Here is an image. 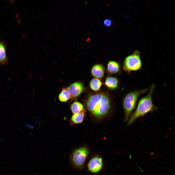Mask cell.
<instances>
[{
    "instance_id": "30bf717a",
    "label": "cell",
    "mask_w": 175,
    "mask_h": 175,
    "mask_svg": "<svg viewBox=\"0 0 175 175\" xmlns=\"http://www.w3.org/2000/svg\"><path fill=\"white\" fill-rule=\"evenodd\" d=\"M86 111L83 110L81 112L74 114L71 117V122L74 124L80 123L83 122L85 115Z\"/></svg>"
},
{
    "instance_id": "277c9868",
    "label": "cell",
    "mask_w": 175,
    "mask_h": 175,
    "mask_svg": "<svg viewBox=\"0 0 175 175\" xmlns=\"http://www.w3.org/2000/svg\"><path fill=\"white\" fill-rule=\"evenodd\" d=\"M142 67L140 52L138 50H136L125 58L123 63V69L128 73L131 71L139 70Z\"/></svg>"
},
{
    "instance_id": "8992f818",
    "label": "cell",
    "mask_w": 175,
    "mask_h": 175,
    "mask_svg": "<svg viewBox=\"0 0 175 175\" xmlns=\"http://www.w3.org/2000/svg\"><path fill=\"white\" fill-rule=\"evenodd\" d=\"M71 98L78 97L83 91L84 86L81 82H77L71 84L67 87Z\"/></svg>"
},
{
    "instance_id": "7a4b0ae2",
    "label": "cell",
    "mask_w": 175,
    "mask_h": 175,
    "mask_svg": "<svg viewBox=\"0 0 175 175\" xmlns=\"http://www.w3.org/2000/svg\"><path fill=\"white\" fill-rule=\"evenodd\" d=\"M155 87L154 85H152L148 94L140 100L136 110L128 122V125H131L138 118L157 109L153 104L152 97Z\"/></svg>"
},
{
    "instance_id": "4fadbf2b",
    "label": "cell",
    "mask_w": 175,
    "mask_h": 175,
    "mask_svg": "<svg viewBox=\"0 0 175 175\" xmlns=\"http://www.w3.org/2000/svg\"><path fill=\"white\" fill-rule=\"evenodd\" d=\"M58 98L60 101L63 102H66L71 98L67 87L62 88V91L59 95Z\"/></svg>"
},
{
    "instance_id": "5b68a950",
    "label": "cell",
    "mask_w": 175,
    "mask_h": 175,
    "mask_svg": "<svg viewBox=\"0 0 175 175\" xmlns=\"http://www.w3.org/2000/svg\"><path fill=\"white\" fill-rule=\"evenodd\" d=\"M89 154V149L85 146L74 150L70 157V161L73 166L77 169L81 168Z\"/></svg>"
},
{
    "instance_id": "ba28073f",
    "label": "cell",
    "mask_w": 175,
    "mask_h": 175,
    "mask_svg": "<svg viewBox=\"0 0 175 175\" xmlns=\"http://www.w3.org/2000/svg\"><path fill=\"white\" fill-rule=\"evenodd\" d=\"M91 72L92 75L95 78L98 79L101 78L104 76L105 69L102 64H97L92 67Z\"/></svg>"
},
{
    "instance_id": "5bb4252c",
    "label": "cell",
    "mask_w": 175,
    "mask_h": 175,
    "mask_svg": "<svg viewBox=\"0 0 175 175\" xmlns=\"http://www.w3.org/2000/svg\"><path fill=\"white\" fill-rule=\"evenodd\" d=\"M102 84L101 80L96 78L92 79L89 83V86L91 89L93 91H96L100 89Z\"/></svg>"
},
{
    "instance_id": "9a60e30c",
    "label": "cell",
    "mask_w": 175,
    "mask_h": 175,
    "mask_svg": "<svg viewBox=\"0 0 175 175\" xmlns=\"http://www.w3.org/2000/svg\"><path fill=\"white\" fill-rule=\"evenodd\" d=\"M83 108V105L78 101L74 102L70 106L71 110L74 114L81 112L84 110Z\"/></svg>"
},
{
    "instance_id": "52a82bcc",
    "label": "cell",
    "mask_w": 175,
    "mask_h": 175,
    "mask_svg": "<svg viewBox=\"0 0 175 175\" xmlns=\"http://www.w3.org/2000/svg\"><path fill=\"white\" fill-rule=\"evenodd\" d=\"M103 166L102 159L99 157H95L91 159L89 162L88 168L90 171L96 173L100 171Z\"/></svg>"
},
{
    "instance_id": "7c38bea8",
    "label": "cell",
    "mask_w": 175,
    "mask_h": 175,
    "mask_svg": "<svg viewBox=\"0 0 175 175\" xmlns=\"http://www.w3.org/2000/svg\"><path fill=\"white\" fill-rule=\"evenodd\" d=\"M120 67L118 63L113 61H110L108 63L107 67L108 71L111 74L115 73L118 72Z\"/></svg>"
},
{
    "instance_id": "8fae6325",
    "label": "cell",
    "mask_w": 175,
    "mask_h": 175,
    "mask_svg": "<svg viewBox=\"0 0 175 175\" xmlns=\"http://www.w3.org/2000/svg\"><path fill=\"white\" fill-rule=\"evenodd\" d=\"M118 83V80L116 78L109 77L106 79L105 84L107 88L113 89L117 88Z\"/></svg>"
},
{
    "instance_id": "3957f363",
    "label": "cell",
    "mask_w": 175,
    "mask_h": 175,
    "mask_svg": "<svg viewBox=\"0 0 175 175\" xmlns=\"http://www.w3.org/2000/svg\"><path fill=\"white\" fill-rule=\"evenodd\" d=\"M148 90V88L136 90L127 94L123 101V106L124 111L125 121H127L134 109L138 99L142 94Z\"/></svg>"
},
{
    "instance_id": "2e32d148",
    "label": "cell",
    "mask_w": 175,
    "mask_h": 175,
    "mask_svg": "<svg viewBox=\"0 0 175 175\" xmlns=\"http://www.w3.org/2000/svg\"><path fill=\"white\" fill-rule=\"evenodd\" d=\"M112 23L111 20L109 19H105L103 22V25L105 27H110L112 25Z\"/></svg>"
},
{
    "instance_id": "6da1fadb",
    "label": "cell",
    "mask_w": 175,
    "mask_h": 175,
    "mask_svg": "<svg viewBox=\"0 0 175 175\" xmlns=\"http://www.w3.org/2000/svg\"><path fill=\"white\" fill-rule=\"evenodd\" d=\"M88 111L95 117L101 118L108 112L110 107V101L108 96L101 93L90 96L86 101Z\"/></svg>"
},
{
    "instance_id": "9c48e42d",
    "label": "cell",
    "mask_w": 175,
    "mask_h": 175,
    "mask_svg": "<svg viewBox=\"0 0 175 175\" xmlns=\"http://www.w3.org/2000/svg\"><path fill=\"white\" fill-rule=\"evenodd\" d=\"M8 61L5 46L3 43L0 42V64L4 65L7 64Z\"/></svg>"
}]
</instances>
